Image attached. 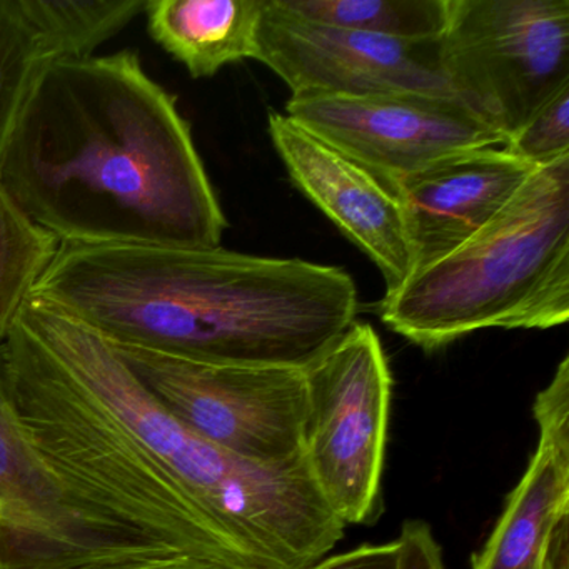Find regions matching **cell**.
I'll list each match as a JSON object with an SVG mask.
<instances>
[{"instance_id": "7", "label": "cell", "mask_w": 569, "mask_h": 569, "mask_svg": "<svg viewBox=\"0 0 569 569\" xmlns=\"http://www.w3.org/2000/svg\"><path fill=\"white\" fill-rule=\"evenodd\" d=\"M111 345L152 396L199 438L258 465L302 458L308 401L302 369L209 365Z\"/></svg>"}, {"instance_id": "8", "label": "cell", "mask_w": 569, "mask_h": 569, "mask_svg": "<svg viewBox=\"0 0 569 569\" xmlns=\"http://www.w3.org/2000/svg\"><path fill=\"white\" fill-rule=\"evenodd\" d=\"M286 112L296 124L368 169L391 189L406 176L441 159L506 144L501 134L452 94H298L291 96Z\"/></svg>"}, {"instance_id": "18", "label": "cell", "mask_w": 569, "mask_h": 569, "mask_svg": "<svg viewBox=\"0 0 569 569\" xmlns=\"http://www.w3.org/2000/svg\"><path fill=\"white\" fill-rule=\"evenodd\" d=\"M22 0H0V149L36 78L58 62Z\"/></svg>"}, {"instance_id": "15", "label": "cell", "mask_w": 569, "mask_h": 569, "mask_svg": "<svg viewBox=\"0 0 569 569\" xmlns=\"http://www.w3.org/2000/svg\"><path fill=\"white\" fill-rule=\"evenodd\" d=\"M282 11L332 28L401 41H431L445 32L448 0H274Z\"/></svg>"}, {"instance_id": "1", "label": "cell", "mask_w": 569, "mask_h": 569, "mask_svg": "<svg viewBox=\"0 0 569 569\" xmlns=\"http://www.w3.org/2000/svg\"><path fill=\"white\" fill-rule=\"evenodd\" d=\"M0 186L61 242L208 249L228 228L178 99L132 49L36 78L0 149Z\"/></svg>"}, {"instance_id": "3", "label": "cell", "mask_w": 569, "mask_h": 569, "mask_svg": "<svg viewBox=\"0 0 569 569\" xmlns=\"http://www.w3.org/2000/svg\"><path fill=\"white\" fill-rule=\"evenodd\" d=\"M12 416L68 498L151 569H279L236 541L18 318L0 342Z\"/></svg>"}, {"instance_id": "20", "label": "cell", "mask_w": 569, "mask_h": 569, "mask_svg": "<svg viewBox=\"0 0 569 569\" xmlns=\"http://www.w3.org/2000/svg\"><path fill=\"white\" fill-rule=\"evenodd\" d=\"M395 541L398 546V569H445L441 546L428 522L409 519Z\"/></svg>"}, {"instance_id": "21", "label": "cell", "mask_w": 569, "mask_h": 569, "mask_svg": "<svg viewBox=\"0 0 569 569\" xmlns=\"http://www.w3.org/2000/svg\"><path fill=\"white\" fill-rule=\"evenodd\" d=\"M308 569H398V546L396 541L365 545L345 555L321 559Z\"/></svg>"}, {"instance_id": "12", "label": "cell", "mask_w": 569, "mask_h": 569, "mask_svg": "<svg viewBox=\"0 0 569 569\" xmlns=\"http://www.w3.org/2000/svg\"><path fill=\"white\" fill-rule=\"evenodd\" d=\"M269 136L299 191L372 259L398 291L415 272L401 206L388 184L281 112L269 111Z\"/></svg>"}, {"instance_id": "17", "label": "cell", "mask_w": 569, "mask_h": 569, "mask_svg": "<svg viewBox=\"0 0 569 569\" xmlns=\"http://www.w3.org/2000/svg\"><path fill=\"white\" fill-rule=\"evenodd\" d=\"M29 18L64 59L88 58L144 12L148 0H22Z\"/></svg>"}, {"instance_id": "4", "label": "cell", "mask_w": 569, "mask_h": 569, "mask_svg": "<svg viewBox=\"0 0 569 569\" xmlns=\"http://www.w3.org/2000/svg\"><path fill=\"white\" fill-rule=\"evenodd\" d=\"M396 335L435 351L488 328L549 329L569 319V156L538 168L512 201L379 305Z\"/></svg>"}, {"instance_id": "14", "label": "cell", "mask_w": 569, "mask_h": 569, "mask_svg": "<svg viewBox=\"0 0 569 569\" xmlns=\"http://www.w3.org/2000/svg\"><path fill=\"white\" fill-rule=\"evenodd\" d=\"M264 0H148L142 14L156 44L194 79L254 59Z\"/></svg>"}, {"instance_id": "16", "label": "cell", "mask_w": 569, "mask_h": 569, "mask_svg": "<svg viewBox=\"0 0 569 569\" xmlns=\"http://www.w3.org/2000/svg\"><path fill=\"white\" fill-rule=\"evenodd\" d=\"M58 236L32 221L0 186V342L56 256Z\"/></svg>"}, {"instance_id": "6", "label": "cell", "mask_w": 569, "mask_h": 569, "mask_svg": "<svg viewBox=\"0 0 569 569\" xmlns=\"http://www.w3.org/2000/svg\"><path fill=\"white\" fill-rule=\"evenodd\" d=\"M305 375L302 458L346 526L372 525L382 512L391 405V372L375 328L355 322Z\"/></svg>"}, {"instance_id": "11", "label": "cell", "mask_w": 569, "mask_h": 569, "mask_svg": "<svg viewBox=\"0 0 569 569\" xmlns=\"http://www.w3.org/2000/svg\"><path fill=\"white\" fill-rule=\"evenodd\" d=\"M538 445L472 569H569V358L536 396Z\"/></svg>"}, {"instance_id": "2", "label": "cell", "mask_w": 569, "mask_h": 569, "mask_svg": "<svg viewBox=\"0 0 569 569\" xmlns=\"http://www.w3.org/2000/svg\"><path fill=\"white\" fill-rule=\"evenodd\" d=\"M34 292L114 345L209 365L305 371L358 316L345 269L222 246L61 242Z\"/></svg>"}, {"instance_id": "13", "label": "cell", "mask_w": 569, "mask_h": 569, "mask_svg": "<svg viewBox=\"0 0 569 569\" xmlns=\"http://www.w3.org/2000/svg\"><path fill=\"white\" fill-rule=\"evenodd\" d=\"M535 168L505 148H482L441 159L395 186L416 269L465 244L488 226Z\"/></svg>"}, {"instance_id": "10", "label": "cell", "mask_w": 569, "mask_h": 569, "mask_svg": "<svg viewBox=\"0 0 569 569\" xmlns=\"http://www.w3.org/2000/svg\"><path fill=\"white\" fill-rule=\"evenodd\" d=\"M0 569H151L68 498L0 386Z\"/></svg>"}, {"instance_id": "19", "label": "cell", "mask_w": 569, "mask_h": 569, "mask_svg": "<svg viewBox=\"0 0 569 569\" xmlns=\"http://www.w3.org/2000/svg\"><path fill=\"white\" fill-rule=\"evenodd\" d=\"M505 151L535 169L569 156V88L541 106L508 139Z\"/></svg>"}, {"instance_id": "5", "label": "cell", "mask_w": 569, "mask_h": 569, "mask_svg": "<svg viewBox=\"0 0 569 569\" xmlns=\"http://www.w3.org/2000/svg\"><path fill=\"white\" fill-rule=\"evenodd\" d=\"M449 91L508 139L569 88V0H448Z\"/></svg>"}, {"instance_id": "9", "label": "cell", "mask_w": 569, "mask_h": 569, "mask_svg": "<svg viewBox=\"0 0 569 569\" xmlns=\"http://www.w3.org/2000/svg\"><path fill=\"white\" fill-rule=\"evenodd\" d=\"M439 39L401 41L316 24L264 0L254 59L278 74L292 96L451 94Z\"/></svg>"}]
</instances>
